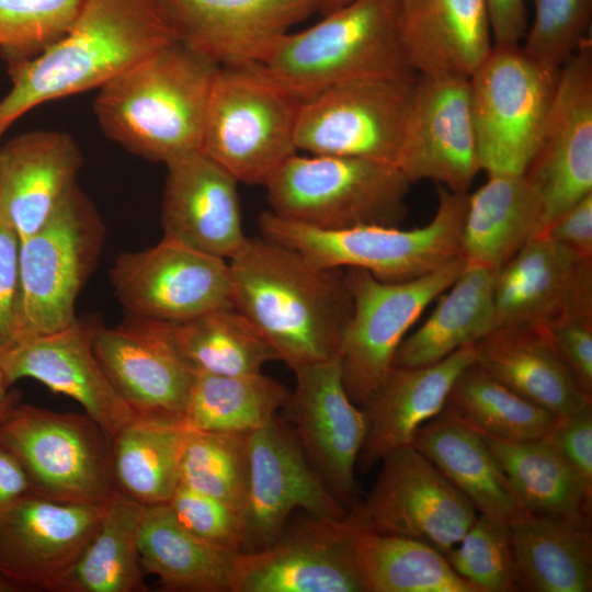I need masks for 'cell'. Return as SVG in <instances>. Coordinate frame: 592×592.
Segmentation results:
<instances>
[{
	"instance_id": "6da1fadb",
	"label": "cell",
	"mask_w": 592,
	"mask_h": 592,
	"mask_svg": "<svg viewBox=\"0 0 592 592\" xmlns=\"http://www.w3.org/2000/svg\"><path fill=\"white\" fill-rule=\"evenodd\" d=\"M232 306L293 372L337 356L353 304L344 269L322 267L298 251L248 238L228 260Z\"/></svg>"
},
{
	"instance_id": "7a4b0ae2",
	"label": "cell",
	"mask_w": 592,
	"mask_h": 592,
	"mask_svg": "<svg viewBox=\"0 0 592 592\" xmlns=\"http://www.w3.org/2000/svg\"><path fill=\"white\" fill-rule=\"evenodd\" d=\"M174 41L159 0H81L59 39L35 57L9 64L12 86L0 100V138L34 107L99 90Z\"/></svg>"
},
{
	"instance_id": "3957f363",
	"label": "cell",
	"mask_w": 592,
	"mask_h": 592,
	"mask_svg": "<svg viewBox=\"0 0 592 592\" xmlns=\"http://www.w3.org/2000/svg\"><path fill=\"white\" fill-rule=\"evenodd\" d=\"M218 66L174 41L99 89L93 111L103 133L134 155L168 162L201 150Z\"/></svg>"
},
{
	"instance_id": "277c9868",
	"label": "cell",
	"mask_w": 592,
	"mask_h": 592,
	"mask_svg": "<svg viewBox=\"0 0 592 592\" xmlns=\"http://www.w3.org/2000/svg\"><path fill=\"white\" fill-rule=\"evenodd\" d=\"M398 19L399 0H352L280 36L260 64L300 101L348 81L413 76Z\"/></svg>"
},
{
	"instance_id": "5b68a950",
	"label": "cell",
	"mask_w": 592,
	"mask_h": 592,
	"mask_svg": "<svg viewBox=\"0 0 592 592\" xmlns=\"http://www.w3.org/2000/svg\"><path fill=\"white\" fill-rule=\"evenodd\" d=\"M437 196L432 220L410 230L378 225L319 229L271 210L259 216V227L261 237L298 251L319 266L362 269L383 282H406L462 257L468 194L441 185Z\"/></svg>"
},
{
	"instance_id": "8992f818",
	"label": "cell",
	"mask_w": 592,
	"mask_h": 592,
	"mask_svg": "<svg viewBox=\"0 0 592 592\" xmlns=\"http://www.w3.org/2000/svg\"><path fill=\"white\" fill-rule=\"evenodd\" d=\"M300 100L262 64L217 68L201 150L240 183L265 185L294 153Z\"/></svg>"
},
{
	"instance_id": "52a82bcc",
	"label": "cell",
	"mask_w": 592,
	"mask_h": 592,
	"mask_svg": "<svg viewBox=\"0 0 592 592\" xmlns=\"http://www.w3.org/2000/svg\"><path fill=\"white\" fill-rule=\"evenodd\" d=\"M409 185L394 164L297 151L264 187L277 216L334 230L398 226L407 214Z\"/></svg>"
},
{
	"instance_id": "ba28073f",
	"label": "cell",
	"mask_w": 592,
	"mask_h": 592,
	"mask_svg": "<svg viewBox=\"0 0 592 592\" xmlns=\"http://www.w3.org/2000/svg\"><path fill=\"white\" fill-rule=\"evenodd\" d=\"M112 439L86 412L15 402L0 422V448L22 467L30 492L65 503L102 505L116 490Z\"/></svg>"
},
{
	"instance_id": "9c48e42d",
	"label": "cell",
	"mask_w": 592,
	"mask_h": 592,
	"mask_svg": "<svg viewBox=\"0 0 592 592\" xmlns=\"http://www.w3.org/2000/svg\"><path fill=\"white\" fill-rule=\"evenodd\" d=\"M559 69L519 45L492 46L469 77L479 163L488 175L525 174L538 147Z\"/></svg>"
},
{
	"instance_id": "30bf717a",
	"label": "cell",
	"mask_w": 592,
	"mask_h": 592,
	"mask_svg": "<svg viewBox=\"0 0 592 592\" xmlns=\"http://www.w3.org/2000/svg\"><path fill=\"white\" fill-rule=\"evenodd\" d=\"M103 238L101 217L77 186L38 230L21 240L14 341L58 331L77 320L76 300Z\"/></svg>"
},
{
	"instance_id": "8fae6325",
	"label": "cell",
	"mask_w": 592,
	"mask_h": 592,
	"mask_svg": "<svg viewBox=\"0 0 592 592\" xmlns=\"http://www.w3.org/2000/svg\"><path fill=\"white\" fill-rule=\"evenodd\" d=\"M463 257L414 280L383 282L362 269H344L352 315L337 358L350 399L364 406L392 368L403 335L465 266Z\"/></svg>"
},
{
	"instance_id": "7c38bea8",
	"label": "cell",
	"mask_w": 592,
	"mask_h": 592,
	"mask_svg": "<svg viewBox=\"0 0 592 592\" xmlns=\"http://www.w3.org/2000/svg\"><path fill=\"white\" fill-rule=\"evenodd\" d=\"M414 83V76L360 79L301 100L297 151L395 166Z\"/></svg>"
},
{
	"instance_id": "4fadbf2b",
	"label": "cell",
	"mask_w": 592,
	"mask_h": 592,
	"mask_svg": "<svg viewBox=\"0 0 592 592\" xmlns=\"http://www.w3.org/2000/svg\"><path fill=\"white\" fill-rule=\"evenodd\" d=\"M380 462L372 491L351 515L362 527L414 538L446 555L478 516L471 502L412 444Z\"/></svg>"
},
{
	"instance_id": "5bb4252c",
	"label": "cell",
	"mask_w": 592,
	"mask_h": 592,
	"mask_svg": "<svg viewBox=\"0 0 592 592\" xmlns=\"http://www.w3.org/2000/svg\"><path fill=\"white\" fill-rule=\"evenodd\" d=\"M110 280L130 316L180 323L234 307L228 260L167 238L141 251L119 254Z\"/></svg>"
},
{
	"instance_id": "9a60e30c",
	"label": "cell",
	"mask_w": 592,
	"mask_h": 592,
	"mask_svg": "<svg viewBox=\"0 0 592 592\" xmlns=\"http://www.w3.org/2000/svg\"><path fill=\"white\" fill-rule=\"evenodd\" d=\"M296 509L329 521L349 515L310 465L293 432L275 417L249 433V486L240 551L270 547Z\"/></svg>"
},
{
	"instance_id": "2e32d148",
	"label": "cell",
	"mask_w": 592,
	"mask_h": 592,
	"mask_svg": "<svg viewBox=\"0 0 592 592\" xmlns=\"http://www.w3.org/2000/svg\"><path fill=\"white\" fill-rule=\"evenodd\" d=\"M525 177L542 202V231L563 212L592 194L590 37L559 69L538 147Z\"/></svg>"
},
{
	"instance_id": "e0dca14e",
	"label": "cell",
	"mask_w": 592,
	"mask_h": 592,
	"mask_svg": "<svg viewBox=\"0 0 592 592\" xmlns=\"http://www.w3.org/2000/svg\"><path fill=\"white\" fill-rule=\"evenodd\" d=\"M283 410L310 465L344 506L357 503L355 469L367 422L343 386L337 356L296 369Z\"/></svg>"
},
{
	"instance_id": "ac0fdd59",
	"label": "cell",
	"mask_w": 592,
	"mask_h": 592,
	"mask_svg": "<svg viewBox=\"0 0 592 592\" xmlns=\"http://www.w3.org/2000/svg\"><path fill=\"white\" fill-rule=\"evenodd\" d=\"M102 505L27 492L0 515V579L11 592H57L96 531Z\"/></svg>"
},
{
	"instance_id": "d6986e66",
	"label": "cell",
	"mask_w": 592,
	"mask_h": 592,
	"mask_svg": "<svg viewBox=\"0 0 592 592\" xmlns=\"http://www.w3.org/2000/svg\"><path fill=\"white\" fill-rule=\"evenodd\" d=\"M395 166L409 183L432 180L467 193L481 170L468 79H415Z\"/></svg>"
},
{
	"instance_id": "ffe728a7",
	"label": "cell",
	"mask_w": 592,
	"mask_h": 592,
	"mask_svg": "<svg viewBox=\"0 0 592 592\" xmlns=\"http://www.w3.org/2000/svg\"><path fill=\"white\" fill-rule=\"evenodd\" d=\"M356 521L309 519L267 548L240 551L231 592H364L354 553Z\"/></svg>"
},
{
	"instance_id": "44dd1931",
	"label": "cell",
	"mask_w": 592,
	"mask_h": 592,
	"mask_svg": "<svg viewBox=\"0 0 592 592\" xmlns=\"http://www.w3.org/2000/svg\"><path fill=\"white\" fill-rule=\"evenodd\" d=\"M91 343L135 414L182 423L192 371L177 346L173 323L128 315L115 328L91 325Z\"/></svg>"
},
{
	"instance_id": "7402d4cb",
	"label": "cell",
	"mask_w": 592,
	"mask_h": 592,
	"mask_svg": "<svg viewBox=\"0 0 592 592\" xmlns=\"http://www.w3.org/2000/svg\"><path fill=\"white\" fill-rule=\"evenodd\" d=\"M322 0H159L178 42L216 66L260 62Z\"/></svg>"
},
{
	"instance_id": "603a6c76",
	"label": "cell",
	"mask_w": 592,
	"mask_h": 592,
	"mask_svg": "<svg viewBox=\"0 0 592 592\" xmlns=\"http://www.w3.org/2000/svg\"><path fill=\"white\" fill-rule=\"evenodd\" d=\"M10 386L33 378L77 401L112 439L135 413L102 369L91 343V325L78 319L58 331L24 337L0 350Z\"/></svg>"
},
{
	"instance_id": "cb8c5ba5",
	"label": "cell",
	"mask_w": 592,
	"mask_h": 592,
	"mask_svg": "<svg viewBox=\"0 0 592 592\" xmlns=\"http://www.w3.org/2000/svg\"><path fill=\"white\" fill-rule=\"evenodd\" d=\"M493 300L496 328L592 312V260L538 234L498 271Z\"/></svg>"
},
{
	"instance_id": "d4e9b609",
	"label": "cell",
	"mask_w": 592,
	"mask_h": 592,
	"mask_svg": "<svg viewBox=\"0 0 592 592\" xmlns=\"http://www.w3.org/2000/svg\"><path fill=\"white\" fill-rule=\"evenodd\" d=\"M163 238L230 260L246 244L238 181L196 150L166 164Z\"/></svg>"
},
{
	"instance_id": "484cf974",
	"label": "cell",
	"mask_w": 592,
	"mask_h": 592,
	"mask_svg": "<svg viewBox=\"0 0 592 592\" xmlns=\"http://www.w3.org/2000/svg\"><path fill=\"white\" fill-rule=\"evenodd\" d=\"M82 155L57 130L18 135L0 148V216L20 240L38 230L77 187Z\"/></svg>"
},
{
	"instance_id": "4316f807",
	"label": "cell",
	"mask_w": 592,
	"mask_h": 592,
	"mask_svg": "<svg viewBox=\"0 0 592 592\" xmlns=\"http://www.w3.org/2000/svg\"><path fill=\"white\" fill-rule=\"evenodd\" d=\"M476 360L475 344L419 367H392L362 406L367 430L357 467L366 473L390 451L412 444L417 430L445 407L458 376Z\"/></svg>"
},
{
	"instance_id": "83f0119b",
	"label": "cell",
	"mask_w": 592,
	"mask_h": 592,
	"mask_svg": "<svg viewBox=\"0 0 592 592\" xmlns=\"http://www.w3.org/2000/svg\"><path fill=\"white\" fill-rule=\"evenodd\" d=\"M398 26L420 76L469 79L493 46L485 0H399Z\"/></svg>"
},
{
	"instance_id": "f1b7e54d",
	"label": "cell",
	"mask_w": 592,
	"mask_h": 592,
	"mask_svg": "<svg viewBox=\"0 0 592 592\" xmlns=\"http://www.w3.org/2000/svg\"><path fill=\"white\" fill-rule=\"evenodd\" d=\"M475 349L480 368L558 418L592 403L538 326L496 328Z\"/></svg>"
},
{
	"instance_id": "f546056e",
	"label": "cell",
	"mask_w": 592,
	"mask_h": 592,
	"mask_svg": "<svg viewBox=\"0 0 592 592\" xmlns=\"http://www.w3.org/2000/svg\"><path fill=\"white\" fill-rule=\"evenodd\" d=\"M412 445L471 502L478 514L509 523L526 511L483 437L446 409L417 430Z\"/></svg>"
},
{
	"instance_id": "4dcf8cb0",
	"label": "cell",
	"mask_w": 592,
	"mask_h": 592,
	"mask_svg": "<svg viewBox=\"0 0 592 592\" xmlns=\"http://www.w3.org/2000/svg\"><path fill=\"white\" fill-rule=\"evenodd\" d=\"M468 195L462 234L466 263L500 270L543 228L539 195L525 174H493Z\"/></svg>"
},
{
	"instance_id": "1f68e13d",
	"label": "cell",
	"mask_w": 592,
	"mask_h": 592,
	"mask_svg": "<svg viewBox=\"0 0 592 592\" xmlns=\"http://www.w3.org/2000/svg\"><path fill=\"white\" fill-rule=\"evenodd\" d=\"M508 525L522 591H592L591 516H547L526 510Z\"/></svg>"
},
{
	"instance_id": "d6a6232c",
	"label": "cell",
	"mask_w": 592,
	"mask_h": 592,
	"mask_svg": "<svg viewBox=\"0 0 592 592\" xmlns=\"http://www.w3.org/2000/svg\"><path fill=\"white\" fill-rule=\"evenodd\" d=\"M139 554L143 569L171 592H231L240 550L213 545L185 528L168 503L145 506Z\"/></svg>"
},
{
	"instance_id": "836d02e7",
	"label": "cell",
	"mask_w": 592,
	"mask_h": 592,
	"mask_svg": "<svg viewBox=\"0 0 592 592\" xmlns=\"http://www.w3.org/2000/svg\"><path fill=\"white\" fill-rule=\"evenodd\" d=\"M498 271L465 263L456 281L440 295L428 319L402 340L392 367L430 365L488 335L496 328L493 296Z\"/></svg>"
},
{
	"instance_id": "e575fe53",
	"label": "cell",
	"mask_w": 592,
	"mask_h": 592,
	"mask_svg": "<svg viewBox=\"0 0 592 592\" xmlns=\"http://www.w3.org/2000/svg\"><path fill=\"white\" fill-rule=\"evenodd\" d=\"M145 506L115 490L99 526L57 592H147L139 554Z\"/></svg>"
},
{
	"instance_id": "d590c367",
	"label": "cell",
	"mask_w": 592,
	"mask_h": 592,
	"mask_svg": "<svg viewBox=\"0 0 592 592\" xmlns=\"http://www.w3.org/2000/svg\"><path fill=\"white\" fill-rule=\"evenodd\" d=\"M185 430L178 421L135 414L112 437L116 490L144 506L168 503L180 483Z\"/></svg>"
},
{
	"instance_id": "8d00e7d4",
	"label": "cell",
	"mask_w": 592,
	"mask_h": 592,
	"mask_svg": "<svg viewBox=\"0 0 592 592\" xmlns=\"http://www.w3.org/2000/svg\"><path fill=\"white\" fill-rule=\"evenodd\" d=\"M353 543L364 592H477L445 555L421 540L357 523Z\"/></svg>"
},
{
	"instance_id": "74e56055",
	"label": "cell",
	"mask_w": 592,
	"mask_h": 592,
	"mask_svg": "<svg viewBox=\"0 0 592 592\" xmlns=\"http://www.w3.org/2000/svg\"><path fill=\"white\" fill-rule=\"evenodd\" d=\"M480 435L527 511L547 516H591L592 493L547 435L521 442Z\"/></svg>"
},
{
	"instance_id": "f35d334b",
	"label": "cell",
	"mask_w": 592,
	"mask_h": 592,
	"mask_svg": "<svg viewBox=\"0 0 592 592\" xmlns=\"http://www.w3.org/2000/svg\"><path fill=\"white\" fill-rule=\"evenodd\" d=\"M289 392L264 374L192 372L182 418L187 430L250 433L276 417Z\"/></svg>"
},
{
	"instance_id": "ab89813d",
	"label": "cell",
	"mask_w": 592,
	"mask_h": 592,
	"mask_svg": "<svg viewBox=\"0 0 592 592\" xmlns=\"http://www.w3.org/2000/svg\"><path fill=\"white\" fill-rule=\"evenodd\" d=\"M177 346L192 372L235 376L257 374L276 352L235 307L173 323Z\"/></svg>"
},
{
	"instance_id": "60d3db41",
	"label": "cell",
	"mask_w": 592,
	"mask_h": 592,
	"mask_svg": "<svg viewBox=\"0 0 592 592\" xmlns=\"http://www.w3.org/2000/svg\"><path fill=\"white\" fill-rule=\"evenodd\" d=\"M444 409L479 434L513 442L546 436L558 418L476 363L458 376Z\"/></svg>"
},
{
	"instance_id": "b9f144b4",
	"label": "cell",
	"mask_w": 592,
	"mask_h": 592,
	"mask_svg": "<svg viewBox=\"0 0 592 592\" xmlns=\"http://www.w3.org/2000/svg\"><path fill=\"white\" fill-rule=\"evenodd\" d=\"M180 483L241 513L249 486V433L185 430Z\"/></svg>"
},
{
	"instance_id": "7bdbcfd3",
	"label": "cell",
	"mask_w": 592,
	"mask_h": 592,
	"mask_svg": "<svg viewBox=\"0 0 592 592\" xmlns=\"http://www.w3.org/2000/svg\"><path fill=\"white\" fill-rule=\"evenodd\" d=\"M477 592L522 591L513 543L505 522L478 514L460 542L445 555Z\"/></svg>"
},
{
	"instance_id": "ee69618b",
	"label": "cell",
	"mask_w": 592,
	"mask_h": 592,
	"mask_svg": "<svg viewBox=\"0 0 592 592\" xmlns=\"http://www.w3.org/2000/svg\"><path fill=\"white\" fill-rule=\"evenodd\" d=\"M81 0H0V50L8 64L30 59L59 39Z\"/></svg>"
},
{
	"instance_id": "f6af8a7d",
	"label": "cell",
	"mask_w": 592,
	"mask_h": 592,
	"mask_svg": "<svg viewBox=\"0 0 592 592\" xmlns=\"http://www.w3.org/2000/svg\"><path fill=\"white\" fill-rule=\"evenodd\" d=\"M534 20L524 49L542 62L560 68L588 38L592 0H531Z\"/></svg>"
},
{
	"instance_id": "bcb514c9",
	"label": "cell",
	"mask_w": 592,
	"mask_h": 592,
	"mask_svg": "<svg viewBox=\"0 0 592 592\" xmlns=\"http://www.w3.org/2000/svg\"><path fill=\"white\" fill-rule=\"evenodd\" d=\"M179 522L216 546L240 550L242 513L228 503L179 483L168 502Z\"/></svg>"
},
{
	"instance_id": "7dc6e473",
	"label": "cell",
	"mask_w": 592,
	"mask_h": 592,
	"mask_svg": "<svg viewBox=\"0 0 592 592\" xmlns=\"http://www.w3.org/2000/svg\"><path fill=\"white\" fill-rule=\"evenodd\" d=\"M538 327L592 397V312L568 314Z\"/></svg>"
},
{
	"instance_id": "c3c4849f",
	"label": "cell",
	"mask_w": 592,
	"mask_h": 592,
	"mask_svg": "<svg viewBox=\"0 0 592 592\" xmlns=\"http://www.w3.org/2000/svg\"><path fill=\"white\" fill-rule=\"evenodd\" d=\"M547 437L592 493V405L557 418Z\"/></svg>"
},
{
	"instance_id": "681fc988",
	"label": "cell",
	"mask_w": 592,
	"mask_h": 592,
	"mask_svg": "<svg viewBox=\"0 0 592 592\" xmlns=\"http://www.w3.org/2000/svg\"><path fill=\"white\" fill-rule=\"evenodd\" d=\"M21 240L0 216V350L10 345L16 334L20 301Z\"/></svg>"
},
{
	"instance_id": "f907efd6",
	"label": "cell",
	"mask_w": 592,
	"mask_h": 592,
	"mask_svg": "<svg viewBox=\"0 0 592 592\" xmlns=\"http://www.w3.org/2000/svg\"><path fill=\"white\" fill-rule=\"evenodd\" d=\"M540 234L592 260V194L563 212Z\"/></svg>"
},
{
	"instance_id": "816d5d0a",
	"label": "cell",
	"mask_w": 592,
	"mask_h": 592,
	"mask_svg": "<svg viewBox=\"0 0 592 592\" xmlns=\"http://www.w3.org/2000/svg\"><path fill=\"white\" fill-rule=\"evenodd\" d=\"M493 46H516L526 30L524 0H485Z\"/></svg>"
},
{
	"instance_id": "f5cc1de1",
	"label": "cell",
	"mask_w": 592,
	"mask_h": 592,
	"mask_svg": "<svg viewBox=\"0 0 592 592\" xmlns=\"http://www.w3.org/2000/svg\"><path fill=\"white\" fill-rule=\"evenodd\" d=\"M30 492L27 478L16 459L0 448V515Z\"/></svg>"
},
{
	"instance_id": "db71d44e",
	"label": "cell",
	"mask_w": 592,
	"mask_h": 592,
	"mask_svg": "<svg viewBox=\"0 0 592 592\" xmlns=\"http://www.w3.org/2000/svg\"><path fill=\"white\" fill-rule=\"evenodd\" d=\"M10 387L0 364V422L16 402L14 394L9 390Z\"/></svg>"
},
{
	"instance_id": "11a10c76",
	"label": "cell",
	"mask_w": 592,
	"mask_h": 592,
	"mask_svg": "<svg viewBox=\"0 0 592 592\" xmlns=\"http://www.w3.org/2000/svg\"><path fill=\"white\" fill-rule=\"evenodd\" d=\"M352 0H322L319 11L323 14L329 13L346 3H349Z\"/></svg>"
}]
</instances>
